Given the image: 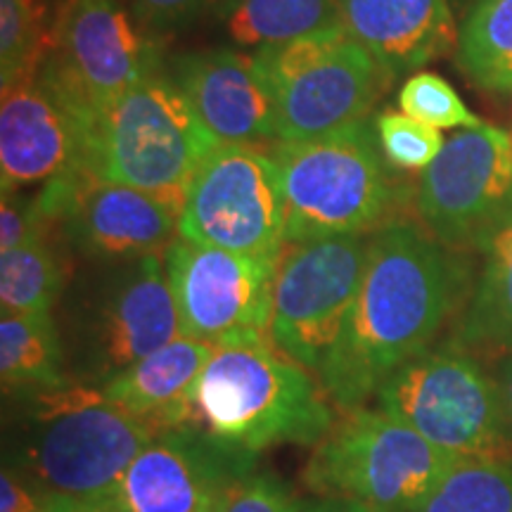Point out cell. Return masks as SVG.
I'll return each instance as SVG.
<instances>
[{
	"instance_id": "21",
	"label": "cell",
	"mask_w": 512,
	"mask_h": 512,
	"mask_svg": "<svg viewBox=\"0 0 512 512\" xmlns=\"http://www.w3.org/2000/svg\"><path fill=\"white\" fill-rule=\"evenodd\" d=\"M482 271L467 299L456 335L477 356L512 354V209L477 242Z\"/></svg>"
},
{
	"instance_id": "15",
	"label": "cell",
	"mask_w": 512,
	"mask_h": 512,
	"mask_svg": "<svg viewBox=\"0 0 512 512\" xmlns=\"http://www.w3.org/2000/svg\"><path fill=\"white\" fill-rule=\"evenodd\" d=\"M164 268L185 337L221 342L242 330L268 332L275 261L178 238Z\"/></svg>"
},
{
	"instance_id": "30",
	"label": "cell",
	"mask_w": 512,
	"mask_h": 512,
	"mask_svg": "<svg viewBox=\"0 0 512 512\" xmlns=\"http://www.w3.org/2000/svg\"><path fill=\"white\" fill-rule=\"evenodd\" d=\"M50 223L53 221L41 209L36 195H22V190L3 192V204H0V252L29 245V242L48 240Z\"/></svg>"
},
{
	"instance_id": "26",
	"label": "cell",
	"mask_w": 512,
	"mask_h": 512,
	"mask_svg": "<svg viewBox=\"0 0 512 512\" xmlns=\"http://www.w3.org/2000/svg\"><path fill=\"white\" fill-rule=\"evenodd\" d=\"M64 287L48 240L0 252V304L8 313H50Z\"/></svg>"
},
{
	"instance_id": "22",
	"label": "cell",
	"mask_w": 512,
	"mask_h": 512,
	"mask_svg": "<svg viewBox=\"0 0 512 512\" xmlns=\"http://www.w3.org/2000/svg\"><path fill=\"white\" fill-rule=\"evenodd\" d=\"M0 380L5 396H38L67 389V361L50 313L0 316Z\"/></svg>"
},
{
	"instance_id": "24",
	"label": "cell",
	"mask_w": 512,
	"mask_h": 512,
	"mask_svg": "<svg viewBox=\"0 0 512 512\" xmlns=\"http://www.w3.org/2000/svg\"><path fill=\"white\" fill-rule=\"evenodd\" d=\"M458 62L484 91H512V0H477L458 34Z\"/></svg>"
},
{
	"instance_id": "3",
	"label": "cell",
	"mask_w": 512,
	"mask_h": 512,
	"mask_svg": "<svg viewBox=\"0 0 512 512\" xmlns=\"http://www.w3.org/2000/svg\"><path fill=\"white\" fill-rule=\"evenodd\" d=\"M31 399L38 430L10 467L34 486L43 512H98L128 465L162 432L102 399L93 384L74 382Z\"/></svg>"
},
{
	"instance_id": "1",
	"label": "cell",
	"mask_w": 512,
	"mask_h": 512,
	"mask_svg": "<svg viewBox=\"0 0 512 512\" xmlns=\"http://www.w3.org/2000/svg\"><path fill=\"white\" fill-rule=\"evenodd\" d=\"M470 266L408 221L384 223L370 235L361 290L318 373L337 411L375 399L403 363L434 347L448 318L465 302Z\"/></svg>"
},
{
	"instance_id": "27",
	"label": "cell",
	"mask_w": 512,
	"mask_h": 512,
	"mask_svg": "<svg viewBox=\"0 0 512 512\" xmlns=\"http://www.w3.org/2000/svg\"><path fill=\"white\" fill-rule=\"evenodd\" d=\"M41 0H0V81L3 91L31 79L48 55Z\"/></svg>"
},
{
	"instance_id": "34",
	"label": "cell",
	"mask_w": 512,
	"mask_h": 512,
	"mask_svg": "<svg viewBox=\"0 0 512 512\" xmlns=\"http://www.w3.org/2000/svg\"><path fill=\"white\" fill-rule=\"evenodd\" d=\"M304 512H370L363 505L342 501V498H318V501H306Z\"/></svg>"
},
{
	"instance_id": "6",
	"label": "cell",
	"mask_w": 512,
	"mask_h": 512,
	"mask_svg": "<svg viewBox=\"0 0 512 512\" xmlns=\"http://www.w3.org/2000/svg\"><path fill=\"white\" fill-rule=\"evenodd\" d=\"M456 460L377 406H361L313 446L304 484L370 512H418Z\"/></svg>"
},
{
	"instance_id": "2",
	"label": "cell",
	"mask_w": 512,
	"mask_h": 512,
	"mask_svg": "<svg viewBox=\"0 0 512 512\" xmlns=\"http://www.w3.org/2000/svg\"><path fill=\"white\" fill-rule=\"evenodd\" d=\"M190 425L256 458L273 446H316L335 425V406L268 332L242 330L216 342L190 392Z\"/></svg>"
},
{
	"instance_id": "25",
	"label": "cell",
	"mask_w": 512,
	"mask_h": 512,
	"mask_svg": "<svg viewBox=\"0 0 512 512\" xmlns=\"http://www.w3.org/2000/svg\"><path fill=\"white\" fill-rule=\"evenodd\" d=\"M418 512H512V460H456Z\"/></svg>"
},
{
	"instance_id": "7",
	"label": "cell",
	"mask_w": 512,
	"mask_h": 512,
	"mask_svg": "<svg viewBox=\"0 0 512 512\" xmlns=\"http://www.w3.org/2000/svg\"><path fill=\"white\" fill-rule=\"evenodd\" d=\"M375 406L453 458H508L512 434L496 375L448 339L394 370Z\"/></svg>"
},
{
	"instance_id": "23",
	"label": "cell",
	"mask_w": 512,
	"mask_h": 512,
	"mask_svg": "<svg viewBox=\"0 0 512 512\" xmlns=\"http://www.w3.org/2000/svg\"><path fill=\"white\" fill-rule=\"evenodd\" d=\"M216 19L233 46L254 50L342 27L339 0H219Z\"/></svg>"
},
{
	"instance_id": "8",
	"label": "cell",
	"mask_w": 512,
	"mask_h": 512,
	"mask_svg": "<svg viewBox=\"0 0 512 512\" xmlns=\"http://www.w3.org/2000/svg\"><path fill=\"white\" fill-rule=\"evenodd\" d=\"M275 98L280 140H306L366 121L389 76L344 27L254 50Z\"/></svg>"
},
{
	"instance_id": "18",
	"label": "cell",
	"mask_w": 512,
	"mask_h": 512,
	"mask_svg": "<svg viewBox=\"0 0 512 512\" xmlns=\"http://www.w3.org/2000/svg\"><path fill=\"white\" fill-rule=\"evenodd\" d=\"M169 74L219 145L278 143L275 98L254 53L192 50L176 57Z\"/></svg>"
},
{
	"instance_id": "16",
	"label": "cell",
	"mask_w": 512,
	"mask_h": 512,
	"mask_svg": "<svg viewBox=\"0 0 512 512\" xmlns=\"http://www.w3.org/2000/svg\"><path fill=\"white\" fill-rule=\"evenodd\" d=\"M36 197L48 219L60 221L72 245L93 259L164 254L178 238L181 209L174 202L86 171L46 183Z\"/></svg>"
},
{
	"instance_id": "10",
	"label": "cell",
	"mask_w": 512,
	"mask_h": 512,
	"mask_svg": "<svg viewBox=\"0 0 512 512\" xmlns=\"http://www.w3.org/2000/svg\"><path fill=\"white\" fill-rule=\"evenodd\" d=\"M178 235L200 245L278 259L287 230L273 152L254 145H216L185 192Z\"/></svg>"
},
{
	"instance_id": "9",
	"label": "cell",
	"mask_w": 512,
	"mask_h": 512,
	"mask_svg": "<svg viewBox=\"0 0 512 512\" xmlns=\"http://www.w3.org/2000/svg\"><path fill=\"white\" fill-rule=\"evenodd\" d=\"M368 235L285 242L275 259L268 335L318 377L361 290Z\"/></svg>"
},
{
	"instance_id": "31",
	"label": "cell",
	"mask_w": 512,
	"mask_h": 512,
	"mask_svg": "<svg viewBox=\"0 0 512 512\" xmlns=\"http://www.w3.org/2000/svg\"><path fill=\"white\" fill-rule=\"evenodd\" d=\"M306 501H299L287 484L271 475H249L235 486L223 512H304Z\"/></svg>"
},
{
	"instance_id": "14",
	"label": "cell",
	"mask_w": 512,
	"mask_h": 512,
	"mask_svg": "<svg viewBox=\"0 0 512 512\" xmlns=\"http://www.w3.org/2000/svg\"><path fill=\"white\" fill-rule=\"evenodd\" d=\"M254 460L192 425L162 430L98 512H223Z\"/></svg>"
},
{
	"instance_id": "29",
	"label": "cell",
	"mask_w": 512,
	"mask_h": 512,
	"mask_svg": "<svg viewBox=\"0 0 512 512\" xmlns=\"http://www.w3.org/2000/svg\"><path fill=\"white\" fill-rule=\"evenodd\" d=\"M377 140L387 164L399 171H425L439 157L446 140L437 128L408 117L406 112H387L375 121Z\"/></svg>"
},
{
	"instance_id": "12",
	"label": "cell",
	"mask_w": 512,
	"mask_h": 512,
	"mask_svg": "<svg viewBox=\"0 0 512 512\" xmlns=\"http://www.w3.org/2000/svg\"><path fill=\"white\" fill-rule=\"evenodd\" d=\"M512 209V133L482 124L463 128L420 174L415 211L444 245L477 247Z\"/></svg>"
},
{
	"instance_id": "4",
	"label": "cell",
	"mask_w": 512,
	"mask_h": 512,
	"mask_svg": "<svg viewBox=\"0 0 512 512\" xmlns=\"http://www.w3.org/2000/svg\"><path fill=\"white\" fill-rule=\"evenodd\" d=\"M216 145L171 74L159 72L95 114L83 171L181 209L192 176Z\"/></svg>"
},
{
	"instance_id": "19",
	"label": "cell",
	"mask_w": 512,
	"mask_h": 512,
	"mask_svg": "<svg viewBox=\"0 0 512 512\" xmlns=\"http://www.w3.org/2000/svg\"><path fill=\"white\" fill-rule=\"evenodd\" d=\"M339 22L389 81L437 60L458 43L448 0H339Z\"/></svg>"
},
{
	"instance_id": "28",
	"label": "cell",
	"mask_w": 512,
	"mask_h": 512,
	"mask_svg": "<svg viewBox=\"0 0 512 512\" xmlns=\"http://www.w3.org/2000/svg\"><path fill=\"white\" fill-rule=\"evenodd\" d=\"M399 107L408 117L446 131V128H477L484 121L460 100L456 88L439 74L420 72L408 79L399 91Z\"/></svg>"
},
{
	"instance_id": "17",
	"label": "cell",
	"mask_w": 512,
	"mask_h": 512,
	"mask_svg": "<svg viewBox=\"0 0 512 512\" xmlns=\"http://www.w3.org/2000/svg\"><path fill=\"white\" fill-rule=\"evenodd\" d=\"M95 114L50 74L3 91L0 105V181L3 192L46 185L83 171Z\"/></svg>"
},
{
	"instance_id": "13",
	"label": "cell",
	"mask_w": 512,
	"mask_h": 512,
	"mask_svg": "<svg viewBox=\"0 0 512 512\" xmlns=\"http://www.w3.org/2000/svg\"><path fill=\"white\" fill-rule=\"evenodd\" d=\"M181 335L164 256L128 259L98 292L83 320L74 382L98 387Z\"/></svg>"
},
{
	"instance_id": "11",
	"label": "cell",
	"mask_w": 512,
	"mask_h": 512,
	"mask_svg": "<svg viewBox=\"0 0 512 512\" xmlns=\"http://www.w3.org/2000/svg\"><path fill=\"white\" fill-rule=\"evenodd\" d=\"M43 64L93 114L164 72L155 36L119 0H64Z\"/></svg>"
},
{
	"instance_id": "33",
	"label": "cell",
	"mask_w": 512,
	"mask_h": 512,
	"mask_svg": "<svg viewBox=\"0 0 512 512\" xmlns=\"http://www.w3.org/2000/svg\"><path fill=\"white\" fill-rule=\"evenodd\" d=\"M494 375H496L498 387H501L505 415H508V425H510V434H512V354L498 358Z\"/></svg>"
},
{
	"instance_id": "32",
	"label": "cell",
	"mask_w": 512,
	"mask_h": 512,
	"mask_svg": "<svg viewBox=\"0 0 512 512\" xmlns=\"http://www.w3.org/2000/svg\"><path fill=\"white\" fill-rule=\"evenodd\" d=\"M216 3L219 0H126L131 15L152 36L185 27Z\"/></svg>"
},
{
	"instance_id": "5",
	"label": "cell",
	"mask_w": 512,
	"mask_h": 512,
	"mask_svg": "<svg viewBox=\"0 0 512 512\" xmlns=\"http://www.w3.org/2000/svg\"><path fill=\"white\" fill-rule=\"evenodd\" d=\"M287 242L368 235L387 219L394 190L370 119L273 147Z\"/></svg>"
},
{
	"instance_id": "20",
	"label": "cell",
	"mask_w": 512,
	"mask_h": 512,
	"mask_svg": "<svg viewBox=\"0 0 512 512\" xmlns=\"http://www.w3.org/2000/svg\"><path fill=\"white\" fill-rule=\"evenodd\" d=\"M214 349L216 344L181 335L98 384V392L114 406L155 422L159 430L190 425V392Z\"/></svg>"
}]
</instances>
